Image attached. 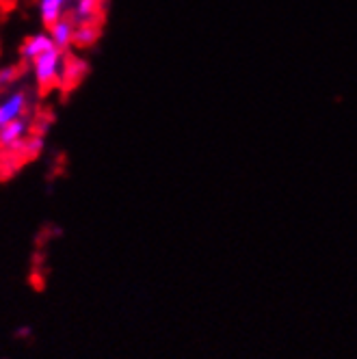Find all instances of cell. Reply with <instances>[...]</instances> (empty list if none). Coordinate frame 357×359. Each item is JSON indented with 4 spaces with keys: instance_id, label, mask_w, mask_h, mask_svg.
<instances>
[{
    "instance_id": "5b68a950",
    "label": "cell",
    "mask_w": 357,
    "mask_h": 359,
    "mask_svg": "<svg viewBox=\"0 0 357 359\" xmlns=\"http://www.w3.org/2000/svg\"><path fill=\"white\" fill-rule=\"evenodd\" d=\"M37 5V13H39V20L50 27V24H55L57 20L65 18L69 7H72V0H35Z\"/></svg>"
},
{
    "instance_id": "8992f818",
    "label": "cell",
    "mask_w": 357,
    "mask_h": 359,
    "mask_svg": "<svg viewBox=\"0 0 357 359\" xmlns=\"http://www.w3.org/2000/svg\"><path fill=\"white\" fill-rule=\"evenodd\" d=\"M22 81V69L18 65H5L0 67V93L18 87Z\"/></svg>"
},
{
    "instance_id": "3957f363",
    "label": "cell",
    "mask_w": 357,
    "mask_h": 359,
    "mask_svg": "<svg viewBox=\"0 0 357 359\" xmlns=\"http://www.w3.org/2000/svg\"><path fill=\"white\" fill-rule=\"evenodd\" d=\"M105 0H72L67 18L76 27H97Z\"/></svg>"
},
{
    "instance_id": "7a4b0ae2",
    "label": "cell",
    "mask_w": 357,
    "mask_h": 359,
    "mask_svg": "<svg viewBox=\"0 0 357 359\" xmlns=\"http://www.w3.org/2000/svg\"><path fill=\"white\" fill-rule=\"evenodd\" d=\"M31 115H35V102L33 91L29 87L18 85L0 93V126H7Z\"/></svg>"
},
{
    "instance_id": "277c9868",
    "label": "cell",
    "mask_w": 357,
    "mask_h": 359,
    "mask_svg": "<svg viewBox=\"0 0 357 359\" xmlns=\"http://www.w3.org/2000/svg\"><path fill=\"white\" fill-rule=\"evenodd\" d=\"M50 37H53L55 46L61 48V50H69L76 41V24L65 15L61 20H57L55 24H50V27H46Z\"/></svg>"
},
{
    "instance_id": "6da1fadb",
    "label": "cell",
    "mask_w": 357,
    "mask_h": 359,
    "mask_svg": "<svg viewBox=\"0 0 357 359\" xmlns=\"http://www.w3.org/2000/svg\"><path fill=\"white\" fill-rule=\"evenodd\" d=\"M69 61L72 57L67 55V50H61L53 43V46H48L43 53H39L35 59L24 63V67L29 69L33 85L39 91H50V89L67 85Z\"/></svg>"
},
{
    "instance_id": "52a82bcc",
    "label": "cell",
    "mask_w": 357,
    "mask_h": 359,
    "mask_svg": "<svg viewBox=\"0 0 357 359\" xmlns=\"http://www.w3.org/2000/svg\"><path fill=\"white\" fill-rule=\"evenodd\" d=\"M15 3H20V0H0V7H11Z\"/></svg>"
}]
</instances>
